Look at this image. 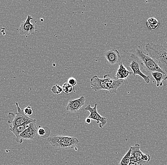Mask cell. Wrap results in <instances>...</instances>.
Instances as JSON below:
<instances>
[{
  "mask_svg": "<svg viewBox=\"0 0 167 165\" xmlns=\"http://www.w3.org/2000/svg\"><path fill=\"white\" fill-rule=\"evenodd\" d=\"M23 110H24V113L26 115H32L33 114V110H32V108L30 106H28L26 108H24Z\"/></svg>",
  "mask_w": 167,
  "mask_h": 165,
  "instance_id": "23",
  "label": "cell"
},
{
  "mask_svg": "<svg viewBox=\"0 0 167 165\" xmlns=\"http://www.w3.org/2000/svg\"><path fill=\"white\" fill-rule=\"evenodd\" d=\"M135 55L141 60L144 69L148 72H160L163 74L165 72L160 68L155 60L149 55L145 53L143 49L139 47L135 50Z\"/></svg>",
  "mask_w": 167,
  "mask_h": 165,
  "instance_id": "3",
  "label": "cell"
},
{
  "mask_svg": "<svg viewBox=\"0 0 167 165\" xmlns=\"http://www.w3.org/2000/svg\"><path fill=\"white\" fill-rule=\"evenodd\" d=\"M90 85L91 89L94 91L107 90V87L106 86L104 79H100L96 75L90 79Z\"/></svg>",
  "mask_w": 167,
  "mask_h": 165,
  "instance_id": "12",
  "label": "cell"
},
{
  "mask_svg": "<svg viewBox=\"0 0 167 165\" xmlns=\"http://www.w3.org/2000/svg\"><path fill=\"white\" fill-rule=\"evenodd\" d=\"M160 25V22L156 18L151 17L148 19L147 21V25L150 30H155Z\"/></svg>",
  "mask_w": 167,
  "mask_h": 165,
  "instance_id": "17",
  "label": "cell"
},
{
  "mask_svg": "<svg viewBox=\"0 0 167 165\" xmlns=\"http://www.w3.org/2000/svg\"><path fill=\"white\" fill-rule=\"evenodd\" d=\"M129 61L130 62L129 66L132 71L133 76H135L136 75H139L143 79L146 83L149 84L150 81V77L144 74L142 71V69H144L143 66L137 56L134 53H131L129 57Z\"/></svg>",
  "mask_w": 167,
  "mask_h": 165,
  "instance_id": "5",
  "label": "cell"
},
{
  "mask_svg": "<svg viewBox=\"0 0 167 165\" xmlns=\"http://www.w3.org/2000/svg\"><path fill=\"white\" fill-rule=\"evenodd\" d=\"M51 90L54 94L58 95L62 92L63 88L61 86H59L58 85H55L51 88Z\"/></svg>",
  "mask_w": 167,
  "mask_h": 165,
  "instance_id": "20",
  "label": "cell"
},
{
  "mask_svg": "<svg viewBox=\"0 0 167 165\" xmlns=\"http://www.w3.org/2000/svg\"><path fill=\"white\" fill-rule=\"evenodd\" d=\"M38 134L39 136L45 138L44 136L47 134L46 127H41L39 126V128L38 130Z\"/></svg>",
  "mask_w": 167,
  "mask_h": 165,
  "instance_id": "21",
  "label": "cell"
},
{
  "mask_svg": "<svg viewBox=\"0 0 167 165\" xmlns=\"http://www.w3.org/2000/svg\"><path fill=\"white\" fill-rule=\"evenodd\" d=\"M48 141L55 148L64 150L74 148L79 143V140L76 137L59 135L49 137Z\"/></svg>",
  "mask_w": 167,
  "mask_h": 165,
  "instance_id": "2",
  "label": "cell"
},
{
  "mask_svg": "<svg viewBox=\"0 0 167 165\" xmlns=\"http://www.w3.org/2000/svg\"><path fill=\"white\" fill-rule=\"evenodd\" d=\"M85 109L90 112V115L87 117L90 118L92 120L96 121V124H98L99 127L102 128L107 123V120L106 117L102 116L98 113L97 110V104H95L94 107L92 108L90 104H88Z\"/></svg>",
  "mask_w": 167,
  "mask_h": 165,
  "instance_id": "8",
  "label": "cell"
},
{
  "mask_svg": "<svg viewBox=\"0 0 167 165\" xmlns=\"http://www.w3.org/2000/svg\"><path fill=\"white\" fill-rule=\"evenodd\" d=\"M91 121H92V120L90 119V118L87 117L86 120V122L87 123V124H89L91 123Z\"/></svg>",
  "mask_w": 167,
  "mask_h": 165,
  "instance_id": "25",
  "label": "cell"
},
{
  "mask_svg": "<svg viewBox=\"0 0 167 165\" xmlns=\"http://www.w3.org/2000/svg\"><path fill=\"white\" fill-rule=\"evenodd\" d=\"M147 54L154 59L167 75V50L161 45L149 42L145 45Z\"/></svg>",
  "mask_w": 167,
  "mask_h": 165,
  "instance_id": "1",
  "label": "cell"
},
{
  "mask_svg": "<svg viewBox=\"0 0 167 165\" xmlns=\"http://www.w3.org/2000/svg\"><path fill=\"white\" fill-rule=\"evenodd\" d=\"M152 78L155 79L157 87H162L163 86L162 81H166L167 79V75L160 72H154L151 73Z\"/></svg>",
  "mask_w": 167,
  "mask_h": 165,
  "instance_id": "14",
  "label": "cell"
},
{
  "mask_svg": "<svg viewBox=\"0 0 167 165\" xmlns=\"http://www.w3.org/2000/svg\"><path fill=\"white\" fill-rule=\"evenodd\" d=\"M38 128L37 127L36 123H31L29 127L20 134L19 139L17 142L21 144L24 140H38L39 137L38 134Z\"/></svg>",
  "mask_w": 167,
  "mask_h": 165,
  "instance_id": "6",
  "label": "cell"
},
{
  "mask_svg": "<svg viewBox=\"0 0 167 165\" xmlns=\"http://www.w3.org/2000/svg\"><path fill=\"white\" fill-rule=\"evenodd\" d=\"M132 150L130 148H129L128 152L125 155L123 159L121 160L118 165H128L130 162V157L131 155Z\"/></svg>",
  "mask_w": 167,
  "mask_h": 165,
  "instance_id": "18",
  "label": "cell"
},
{
  "mask_svg": "<svg viewBox=\"0 0 167 165\" xmlns=\"http://www.w3.org/2000/svg\"><path fill=\"white\" fill-rule=\"evenodd\" d=\"M130 148L131 149V155L133 157H135L137 159H138L139 160L143 163V165L145 164L142 160L141 158L143 155V153L141 151V146L139 144H135L134 146H130Z\"/></svg>",
  "mask_w": 167,
  "mask_h": 165,
  "instance_id": "15",
  "label": "cell"
},
{
  "mask_svg": "<svg viewBox=\"0 0 167 165\" xmlns=\"http://www.w3.org/2000/svg\"><path fill=\"white\" fill-rule=\"evenodd\" d=\"M128 165H143L142 164H138V163H132V162H130Z\"/></svg>",
  "mask_w": 167,
  "mask_h": 165,
  "instance_id": "26",
  "label": "cell"
},
{
  "mask_svg": "<svg viewBox=\"0 0 167 165\" xmlns=\"http://www.w3.org/2000/svg\"><path fill=\"white\" fill-rule=\"evenodd\" d=\"M103 79L107 87V90L112 94L117 93V89L122 85L124 82L123 79L113 78L109 74L105 75Z\"/></svg>",
  "mask_w": 167,
  "mask_h": 165,
  "instance_id": "9",
  "label": "cell"
},
{
  "mask_svg": "<svg viewBox=\"0 0 167 165\" xmlns=\"http://www.w3.org/2000/svg\"><path fill=\"white\" fill-rule=\"evenodd\" d=\"M33 18L31 15H28L26 20L21 22L19 29V34L23 36H28L34 34L37 32V26L36 23H31V20Z\"/></svg>",
  "mask_w": 167,
  "mask_h": 165,
  "instance_id": "7",
  "label": "cell"
},
{
  "mask_svg": "<svg viewBox=\"0 0 167 165\" xmlns=\"http://www.w3.org/2000/svg\"><path fill=\"white\" fill-rule=\"evenodd\" d=\"M62 87L63 88V91L66 94H69L71 93L73 90V86H71L68 82L63 84Z\"/></svg>",
  "mask_w": 167,
  "mask_h": 165,
  "instance_id": "19",
  "label": "cell"
},
{
  "mask_svg": "<svg viewBox=\"0 0 167 165\" xmlns=\"http://www.w3.org/2000/svg\"><path fill=\"white\" fill-rule=\"evenodd\" d=\"M68 83L71 86H75L77 84V81H76V79L75 78H74L73 77H71L70 78H69L68 79Z\"/></svg>",
  "mask_w": 167,
  "mask_h": 165,
  "instance_id": "24",
  "label": "cell"
},
{
  "mask_svg": "<svg viewBox=\"0 0 167 165\" xmlns=\"http://www.w3.org/2000/svg\"><path fill=\"white\" fill-rule=\"evenodd\" d=\"M105 57L111 65L119 64L122 60L119 52L117 49H111L106 51L105 53Z\"/></svg>",
  "mask_w": 167,
  "mask_h": 165,
  "instance_id": "11",
  "label": "cell"
},
{
  "mask_svg": "<svg viewBox=\"0 0 167 165\" xmlns=\"http://www.w3.org/2000/svg\"><path fill=\"white\" fill-rule=\"evenodd\" d=\"M18 112L14 114L12 112L9 113V117L8 123L10 127H17L24 125H29L32 123H36V119L30 118L24 113V110L20 109L18 103H16Z\"/></svg>",
  "mask_w": 167,
  "mask_h": 165,
  "instance_id": "4",
  "label": "cell"
},
{
  "mask_svg": "<svg viewBox=\"0 0 167 165\" xmlns=\"http://www.w3.org/2000/svg\"><path fill=\"white\" fill-rule=\"evenodd\" d=\"M150 159H151V158H150V155L143 154L142 158H141V160L144 163L146 164V163H148V162L150 161Z\"/></svg>",
  "mask_w": 167,
  "mask_h": 165,
  "instance_id": "22",
  "label": "cell"
},
{
  "mask_svg": "<svg viewBox=\"0 0 167 165\" xmlns=\"http://www.w3.org/2000/svg\"><path fill=\"white\" fill-rule=\"evenodd\" d=\"M85 102L86 98L84 96H81L75 100H70L66 107V110L73 113H77L85 105Z\"/></svg>",
  "mask_w": 167,
  "mask_h": 165,
  "instance_id": "10",
  "label": "cell"
},
{
  "mask_svg": "<svg viewBox=\"0 0 167 165\" xmlns=\"http://www.w3.org/2000/svg\"><path fill=\"white\" fill-rule=\"evenodd\" d=\"M132 74V72L125 67L123 63H120L119 64L118 69L115 75V79H126L129 77L130 75Z\"/></svg>",
  "mask_w": 167,
  "mask_h": 165,
  "instance_id": "13",
  "label": "cell"
},
{
  "mask_svg": "<svg viewBox=\"0 0 167 165\" xmlns=\"http://www.w3.org/2000/svg\"><path fill=\"white\" fill-rule=\"evenodd\" d=\"M29 125L30 124L17 126V127H10L9 130L12 132L16 136V141H17L19 139L20 134L23 132L28 127H29Z\"/></svg>",
  "mask_w": 167,
  "mask_h": 165,
  "instance_id": "16",
  "label": "cell"
}]
</instances>
